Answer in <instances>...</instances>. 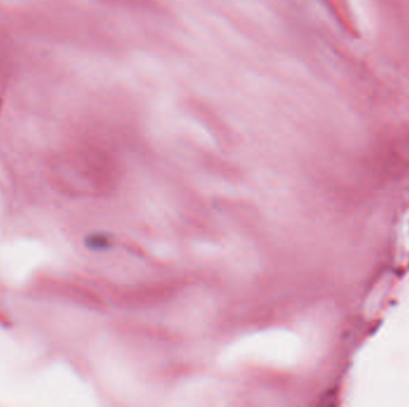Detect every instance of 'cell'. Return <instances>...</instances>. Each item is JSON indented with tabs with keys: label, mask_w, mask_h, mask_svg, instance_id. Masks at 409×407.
<instances>
[{
	"label": "cell",
	"mask_w": 409,
	"mask_h": 407,
	"mask_svg": "<svg viewBox=\"0 0 409 407\" xmlns=\"http://www.w3.org/2000/svg\"><path fill=\"white\" fill-rule=\"evenodd\" d=\"M299 350V340L292 332L286 328H266L235 340L221 352L219 361L225 368L249 364L285 369L297 361Z\"/></svg>",
	"instance_id": "1"
},
{
	"label": "cell",
	"mask_w": 409,
	"mask_h": 407,
	"mask_svg": "<svg viewBox=\"0 0 409 407\" xmlns=\"http://www.w3.org/2000/svg\"><path fill=\"white\" fill-rule=\"evenodd\" d=\"M224 401V392L209 380H195L178 388L174 395L177 406H217Z\"/></svg>",
	"instance_id": "2"
}]
</instances>
